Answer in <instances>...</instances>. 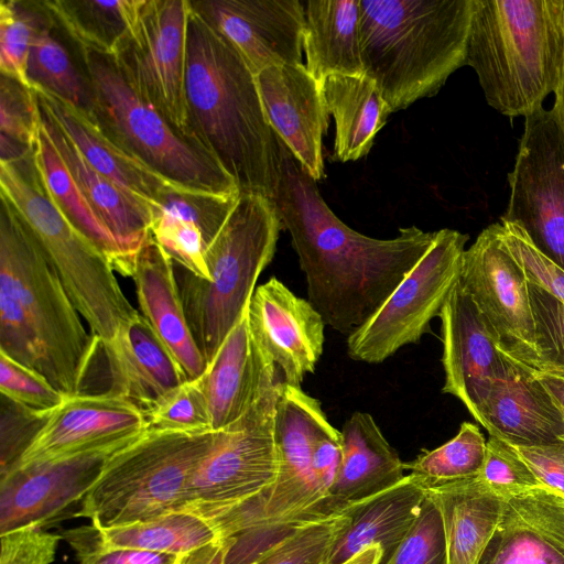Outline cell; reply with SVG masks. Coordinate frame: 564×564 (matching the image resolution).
Listing matches in <instances>:
<instances>
[{"label": "cell", "instance_id": "277c9868", "mask_svg": "<svg viewBox=\"0 0 564 564\" xmlns=\"http://www.w3.org/2000/svg\"><path fill=\"white\" fill-rule=\"evenodd\" d=\"M328 424L317 399L301 387L282 383L274 417L279 457L274 484L240 505L193 511L224 543L225 564H251L307 523L335 517L327 505L328 489L312 463L315 440Z\"/></svg>", "mask_w": 564, "mask_h": 564}, {"label": "cell", "instance_id": "7a4b0ae2", "mask_svg": "<svg viewBox=\"0 0 564 564\" xmlns=\"http://www.w3.org/2000/svg\"><path fill=\"white\" fill-rule=\"evenodd\" d=\"M185 86L196 143L235 180L240 194L272 199L280 178V140L265 116L256 77L192 4Z\"/></svg>", "mask_w": 564, "mask_h": 564}, {"label": "cell", "instance_id": "f6af8a7d", "mask_svg": "<svg viewBox=\"0 0 564 564\" xmlns=\"http://www.w3.org/2000/svg\"><path fill=\"white\" fill-rule=\"evenodd\" d=\"M478 478L505 500L528 490L543 488L512 446L494 436L487 440L485 460Z\"/></svg>", "mask_w": 564, "mask_h": 564}, {"label": "cell", "instance_id": "484cf974", "mask_svg": "<svg viewBox=\"0 0 564 564\" xmlns=\"http://www.w3.org/2000/svg\"><path fill=\"white\" fill-rule=\"evenodd\" d=\"M131 278L142 316L173 354L187 379L200 377L207 362L192 335L173 260L151 232L135 256Z\"/></svg>", "mask_w": 564, "mask_h": 564}, {"label": "cell", "instance_id": "91938a15", "mask_svg": "<svg viewBox=\"0 0 564 564\" xmlns=\"http://www.w3.org/2000/svg\"><path fill=\"white\" fill-rule=\"evenodd\" d=\"M554 105L551 108L554 116L556 117V120L558 122V126L564 134V67L562 73L561 83L558 86V89L556 90Z\"/></svg>", "mask_w": 564, "mask_h": 564}, {"label": "cell", "instance_id": "f546056e", "mask_svg": "<svg viewBox=\"0 0 564 564\" xmlns=\"http://www.w3.org/2000/svg\"><path fill=\"white\" fill-rule=\"evenodd\" d=\"M425 488L441 513L446 564H478L501 520L506 500L478 477Z\"/></svg>", "mask_w": 564, "mask_h": 564}, {"label": "cell", "instance_id": "74e56055", "mask_svg": "<svg viewBox=\"0 0 564 564\" xmlns=\"http://www.w3.org/2000/svg\"><path fill=\"white\" fill-rule=\"evenodd\" d=\"M478 564H564V552L506 502L501 520Z\"/></svg>", "mask_w": 564, "mask_h": 564}, {"label": "cell", "instance_id": "816d5d0a", "mask_svg": "<svg viewBox=\"0 0 564 564\" xmlns=\"http://www.w3.org/2000/svg\"><path fill=\"white\" fill-rule=\"evenodd\" d=\"M61 538L76 551L78 564H176L178 557L169 553L106 546L93 524L66 530Z\"/></svg>", "mask_w": 564, "mask_h": 564}, {"label": "cell", "instance_id": "680465c9", "mask_svg": "<svg viewBox=\"0 0 564 564\" xmlns=\"http://www.w3.org/2000/svg\"><path fill=\"white\" fill-rule=\"evenodd\" d=\"M382 550L380 546H369L350 557L343 564H381Z\"/></svg>", "mask_w": 564, "mask_h": 564}, {"label": "cell", "instance_id": "db71d44e", "mask_svg": "<svg viewBox=\"0 0 564 564\" xmlns=\"http://www.w3.org/2000/svg\"><path fill=\"white\" fill-rule=\"evenodd\" d=\"M0 538V564H51L62 539L39 527L21 528Z\"/></svg>", "mask_w": 564, "mask_h": 564}, {"label": "cell", "instance_id": "2e32d148", "mask_svg": "<svg viewBox=\"0 0 564 564\" xmlns=\"http://www.w3.org/2000/svg\"><path fill=\"white\" fill-rule=\"evenodd\" d=\"M459 283L485 318L500 354L524 366L535 361L529 282L502 245L498 223L465 249Z\"/></svg>", "mask_w": 564, "mask_h": 564}, {"label": "cell", "instance_id": "e575fe53", "mask_svg": "<svg viewBox=\"0 0 564 564\" xmlns=\"http://www.w3.org/2000/svg\"><path fill=\"white\" fill-rule=\"evenodd\" d=\"M98 531L101 543L109 547L174 555L188 553L218 539L205 519L186 510Z\"/></svg>", "mask_w": 564, "mask_h": 564}, {"label": "cell", "instance_id": "bcb514c9", "mask_svg": "<svg viewBox=\"0 0 564 564\" xmlns=\"http://www.w3.org/2000/svg\"><path fill=\"white\" fill-rule=\"evenodd\" d=\"M40 126V109L33 88L1 75L0 134L34 149Z\"/></svg>", "mask_w": 564, "mask_h": 564}, {"label": "cell", "instance_id": "f907efd6", "mask_svg": "<svg viewBox=\"0 0 564 564\" xmlns=\"http://www.w3.org/2000/svg\"><path fill=\"white\" fill-rule=\"evenodd\" d=\"M0 476L13 469L51 414H42L1 395Z\"/></svg>", "mask_w": 564, "mask_h": 564}, {"label": "cell", "instance_id": "52a82bcc", "mask_svg": "<svg viewBox=\"0 0 564 564\" xmlns=\"http://www.w3.org/2000/svg\"><path fill=\"white\" fill-rule=\"evenodd\" d=\"M281 229L271 198L240 194L205 250L209 280L175 269L192 335L207 364L247 310L257 280L274 257Z\"/></svg>", "mask_w": 564, "mask_h": 564}, {"label": "cell", "instance_id": "d4e9b609", "mask_svg": "<svg viewBox=\"0 0 564 564\" xmlns=\"http://www.w3.org/2000/svg\"><path fill=\"white\" fill-rule=\"evenodd\" d=\"M107 360L108 392L127 398L145 413L187 379L181 365L139 312L100 344Z\"/></svg>", "mask_w": 564, "mask_h": 564}, {"label": "cell", "instance_id": "4dcf8cb0", "mask_svg": "<svg viewBox=\"0 0 564 564\" xmlns=\"http://www.w3.org/2000/svg\"><path fill=\"white\" fill-rule=\"evenodd\" d=\"M303 51L307 70L321 84L329 75H364L360 0L304 2Z\"/></svg>", "mask_w": 564, "mask_h": 564}, {"label": "cell", "instance_id": "ba28073f", "mask_svg": "<svg viewBox=\"0 0 564 564\" xmlns=\"http://www.w3.org/2000/svg\"><path fill=\"white\" fill-rule=\"evenodd\" d=\"M0 194L39 243L91 333L100 344L109 341L138 311L106 256L54 204L34 150L17 161H0Z\"/></svg>", "mask_w": 564, "mask_h": 564}, {"label": "cell", "instance_id": "b9f144b4", "mask_svg": "<svg viewBox=\"0 0 564 564\" xmlns=\"http://www.w3.org/2000/svg\"><path fill=\"white\" fill-rule=\"evenodd\" d=\"M238 197L181 185L164 196L154 214L161 212L195 224L207 248L226 223Z\"/></svg>", "mask_w": 564, "mask_h": 564}, {"label": "cell", "instance_id": "94428289", "mask_svg": "<svg viewBox=\"0 0 564 564\" xmlns=\"http://www.w3.org/2000/svg\"><path fill=\"white\" fill-rule=\"evenodd\" d=\"M534 369L564 377V368H534Z\"/></svg>", "mask_w": 564, "mask_h": 564}, {"label": "cell", "instance_id": "cb8c5ba5", "mask_svg": "<svg viewBox=\"0 0 564 564\" xmlns=\"http://www.w3.org/2000/svg\"><path fill=\"white\" fill-rule=\"evenodd\" d=\"M279 372L253 338L246 310L200 376L213 431L236 422L265 392L283 381Z\"/></svg>", "mask_w": 564, "mask_h": 564}, {"label": "cell", "instance_id": "d590c367", "mask_svg": "<svg viewBox=\"0 0 564 564\" xmlns=\"http://www.w3.org/2000/svg\"><path fill=\"white\" fill-rule=\"evenodd\" d=\"M50 19L37 31L30 50L28 78L62 99L91 112L93 101L86 77L75 67L66 48L52 35Z\"/></svg>", "mask_w": 564, "mask_h": 564}, {"label": "cell", "instance_id": "6f0895ef", "mask_svg": "<svg viewBox=\"0 0 564 564\" xmlns=\"http://www.w3.org/2000/svg\"><path fill=\"white\" fill-rule=\"evenodd\" d=\"M529 369L552 397L564 416V377L532 368Z\"/></svg>", "mask_w": 564, "mask_h": 564}, {"label": "cell", "instance_id": "681fc988", "mask_svg": "<svg viewBox=\"0 0 564 564\" xmlns=\"http://www.w3.org/2000/svg\"><path fill=\"white\" fill-rule=\"evenodd\" d=\"M386 564H446L441 513L429 495L416 522Z\"/></svg>", "mask_w": 564, "mask_h": 564}, {"label": "cell", "instance_id": "603a6c76", "mask_svg": "<svg viewBox=\"0 0 564 564\" xmlns=\"http://www.w3.org/2000/svg\"><path fill=\"white\" fill-rule=\"evenodd\" d=\"M32 88L39 105L64 129L88 163L143 205L152 217L164 196L182 185L161 175L110 139L91 112L41 87Z\"/></svg>", "mask_w": 564, "mask_h": 564}, {"label": "cell", "instance_id": "5bb4252c", "mask_svg": "<svg viewBox=\"0 0 564 564\" xmlns=\"http://www.w3.org/2000/svg\"><path fill=\"white\" fill-rule=\"evenodd\" d=\"M189 11L191 0H145L135 32L117 59L135 88L196 143L185 86Z\"/></svg>", "mask_w": 564, "mask_h": 564}, {"label": "cell", "instance_id": "5b68a950", "mask_svg": "<svg viewBox=\"0 0 564 564\" xmlns=\"http://www.w3.org/2000/svg\"><path fill=\"white\" fill-rule=\"evenodd\" d=\"M364 73L392 112L433 97L465 66L471 0H360Z\"/></svg>", "mask_w": 564, "mask_h": 564}, {"label": "cell", "instance_id": "8992f818", "mask_svg": "<svg viewBox=\"0 0 564 564\" xmlns=\"http://www.w3.org/2000/svg\"><path fill=\"white\" fill-rule=\"evenodd\" d=\"M465 65L501 115L543 107L564 67V0H471Z\"/></svg>", "mask_w": 564, "mask_h": 564}, {"label": "cell", "instance_id": "83f0119b", "mask_svg": "<svg viewBox=\"0 0 564 564\" xmlns=\"http://www.w3.org/2000/svg\"><path fill=\"white\" fill-rule=\"evenodd\" d=\"M426 495L425 485L409 474L395 486L347 508L348 524L323 564H343L376 545L386 564L420 517Z\"/></svg>", "mask_w": 564, "mask_h": 564}, {"label": "cell", "instance_id": "8fae6325", "mask_svg": "<svg viewBox=\"0 0 564 564\" xmlns=\"http://www.w3.org/2000/svg\"><path fill=\"white\" fill-rule=\"evenodd\" d=\"M468 235L444 228L382 305L347 337L356 361L381 364L399 349L417 344L431 330L459 280Z\"/></svg>", "mask_w": 564, "mask_h": 564}, {"label": "cell", "instance_id": "7402d4cb", "mask_svg": "<svg viewBox=\"0 0 564 564\" xmlns=\"http://www.w3.org/2000/svg\"><path fill=\"white\" fill-rule=\"evenodd\" d=\"M476 421L516 446L564 442V416L552 397L528 367L506 357Z\"/></svg>", "mask_w": 564, "mask_h": 564}, {"label": "cell", "instance_id": "ee69618b", "mask_svg": "<svg viewBox=\"0 0 564 564\" xmlns=\"http://www.w3.org/2000/svg\"><path fill=\"white\" fill-rule=\"evenodd\" d=\"M150 232L180 267L203 280H209L206 246L195 224L160 212L152 217Z\"/></svg>", "mask_w": 564, "mask_h": 564}, {"label": "cell", "instance_id": "4316f807", "mask_svg": "<svg viewBox=\"0 0 564 564\" xmlns=\"http://www.w3.org/2000/svg\"><path fill=\"white\" fill-rule=\"evenodd\" d=\"M340 434V464L327 498L334 516L395 486L405 477L404 463L369 413L354 412Z\"/></svg>", "mask_w": 564, "mask_h": 564}, {"label": "cell", "instance_id": "1f68e13d", "mask_svg": "<svg viewBox=\"0 0 564 564\" xmlns=\"http://www.w3.org/2000/svg\"><path fill=\"white\" fill-rule=\"evenodd\" d=\"M335 121L333 158L339 162L366 156L392 113L376 83L364 75H329L322 83Z\"/></svg>", "mask_w": 564, "mask_h": 564}, {"label": "cell", "instance_id": "8d00e7d4", "mask_svg": "<svg viewBox=\"0 0 564 564\" xmlns=\"http://www.w3.org/2000/svg\"><path fill=\"white\" fill-rule=\"evenodd\" d=\"M486 447L480 429L466 421L452 440L435 449L424 451L414 460L404 463V468L425 486L476 478L484 465Z\"/></svg>", "mask_w": 564, "mask_h": 564}, {"label": "cell", "instance_id": "6125c7cd", "mask_svg": "<svg viewBox=\"0 0 564 564\" xmlns=\"http://www.w3.org/2000/svg\"><path fill=\"white\" fill-rule=\"evenodd\" d=\"M560 497H561V496H560ZM561 499H562V502L564 503V497H561Z\"/></svg>", "mask_w": 564, "mask_h": 564}, {"label": "cell", "instance_id": "30bf717a", "mask_svg": "<svg viewBox=\"0 0 564 564\" xmlns=\"http://www.w3.org/2000/svg\"><path fill=\"white\" fill-rule=\"evenodd\" d=\"M79 51L91 93V113L110 139L173 182L240 195L235 180L170 123L135 88L116 57Z\"/></svg>", "mask_w": 564, "mask_h": 564}, {"label": "cell", "instance_id": "4fadbf2b", "mask_svg": "<svg viewBox=\"0 0 564 564\" xmlns=\"http://www.w3.org/2000/svg\"><path fill=\"white\" fill-rule=\"evenodd\" d=\"M501 220L519 225L564 270V134L552 109L524 118Z\"/></svg>", "mask_w": 564, "mask_h": 564}, {"label": "cell", "instance_id": "d6a6232c", "mask_svg": "<svg viewBox=\"0 0 564 564\" xmlns=\"http://www.w3.org/2000/svg\"><path fill=\"white\" fill-rule=\"evenodd\" d=\"M145 0L40 1L79 50L119 57L130 43Z\"/></svg>", "mask_w": 564, "mask_h": 564}, {"label": "cell", "instance_id": "f35d334b", "mask_svg": "<svg viewBox=\"0 0 564 564\" xmlns=\"http://www.w3.org/2000/svg\"><path fill=\"white\" fill-rule=\"evenodd\" d=\"M50 19L40 1L0 0V72L31 87L28 62L32 42Z\"/></svg>", "mask_w": 564, "mask_h": 564}, {"label": "cell", "instance_id": "44dd1931", "mask_svg": "<svg viewBox=\"0 0 564 564\" xmlns=\"http://www.w3.org/2000/svg\"><path fill=\"white\" fill-rule=\"evenodd\" d=\"M148 429L143 411L124 397L108 391L66 397L17 466L134 437Z\"/></svg>", "mask_w": 564, "mask_h": 564}, {"label": "cell", "instance_id": "6da1fadb", "mask_svg": "<svg viewBox=\"0 0 564 564\" xmlns=\"http://www.w3.org/2000/svg\"><path fill=\"white\" fill-rule=\"evenodd\" d=\"M280 152L272 200L305 275L308 302L326 325L348 337L425 254L436 231L410 226L394 238L377 239L351 229L281 140Z\"/></svg>", "mask_w": 564, "mask_h": 564}, {"label": "cell", "instance_id": "60d3db41", "mask_svg": "<svg viewBox=\"0 0 564 564\" xmlns=\"http://www.w3.org/2000/svg\"><path fill=\"white\" fill-rule=\"evenodd\" d=\"M348 521L345 510L335 517L310 522L251 564H323Z\"/></svg>", "mask_w": 564, "mask_h": 564}, {"label": "cell", "instance_id": "d6986e66", "mask_svg": "<svg viewBox=\"0 0 564 564\" xmlns=\"http://www.w3.org/2000/svg\"><path fill=\"white\" fill-rule=\"evenodd\" d=\"M254 77L273 131L315 181L323 180L329 112L322 84L303 63L270 66Z\"/></svg>", "mask_w": 564, "mask_h": 564}, {"label": "cell", "instance_id": "7bdbcfd3", "mask_svg": "<svg viewBox=\"0 0 564 564\" xmlns=\"http://www.w3.org/2000/svg\"><path fill=\"white\" fill-rule=\"evenodd\" d=\"M498 235L529 284L564 304V270L541 252L519 225L501 220L498 223Z\"/></svg>", "mask_w": 564, "mask_h": 564}, {"label": "cell", "instance_id": "9f6ffc18", "mask_svg": "<svg viewBox=\"0 0 564 564\" xmlns=\"http://www.w3.org/2000/svg\"><path fill=\"white\" fill-rule=\"evenodd\" d=\"M176 564H225V546L217 539L202 547L181 554Z\"/></svg>", "mask_w": 564, "mask_h": 564}, {"label": "cell", "instance_id": "11a10c76", "mask_svg": "<svg viewBox=\"0 0 564 564\" xmlns=\"http://www.w3.org/2000/svg\"><path fill=\"white\" fill-rule=\"evenodd\" d=\"M511 446L531 468L543 488L564 497V442L536 446Z\"/></svg>", "mask_w": 564, "mask_h": 564}, {"label": "cell", "instance_id": "f5cc1de1", "mask_svg": "<svg viewBox=\"0 0 564 564\" xmlns=\"http://www.w3.org/2000/svg\"><path fill=\"white\" fill-rule=\"evenodd\" d=\"M506 502L524 522L564 552V503L558 495L536 488Z\"/></svg>", "mask_w": 564, "mask_h": 564}, {"label": "cell", "instance_id": "f1b7e54d", "mask_svg": "<svg viewBox=\"0 0 564 564\" xmlns=\"http://www.w3.org/2000/svg\"><path fill=\"white\" fill-rule=\"evenodd\" d=\"M39 109L41 123L89 206L134 259L150 235L151 213L94 169L57 121L40 105Z\"/></svg>", "mask_w": 564, "mask_h": 564}, {"label": "cell", "instance_id": "e0dca14e", "mask_svg": "<svg viewBox=\"0 0 564 564\" xmlns=\"http://www.w3.org/2000/svg\"><path fill=\"white\" fill-rule=\"evenodd\" d=\"M241 55L252 74L302 63L304 3L299 0L191 1Z\"/></svg>", "mask_w": 564, "mask_h": 564}, {"label": "cell", "instance_id": "c3c4849f", "mask_svg": "<svg viewBox=\"0 0 564 564\" xmlns=\"http://www.w3.org/2000/svg\"><path fill=\"white\" fill-rule=\"evenodd\" d=\"M1 395L42 414H51L65 398L46 378L0 352Z\"/></svg>", "mask_w": 564, "mask_h": 564}, {"label": "cell", "instance_id": "3957f363", "mask_svg": "<svg viewBox=\"0 0 564 564\" xmlns=\"http://www.w3.org/2000/svg\"><path fill=\"white\" fill-rule=\"evenodd\" d=\"M80 316L28 227L1 198L0 352L67 397L83 393L100 341Z\"/></svg>", "mask_w": 564, "mask_h": 564}, {"label": "cell", "instance_id": "9a60e30c", "mask_svg": "<svg viewBox=\"0 0 564 564\" xmlns=\"http://www.w3.org/2000/svg\"><path fill=\"white\" fill-rule=\"evenodd\" d=\"M138 436L19 465L0 476V534L76 518L107 460Z\"/></svg>", "mask_w": 564, "mask_h": 564}, {"label": "cell", "instance_id": "ffe728a7", "mask_svg": "<svg viewBox=\"0 0 564 564\" xmlns=\"http://www.w3.org/2000/svg\"><path fill=\"white\" fill-rule=\"evenodd\" d=\"M438 317L444 369L442 392L458 399L476 420L503 366V356L485 318L459 280Z\"/></svg>", "mask_w": 564, "mask_h": 564}, {"label": "cell", "instance_id": "7c38bea8", "mask_svg": "<svg viewBox=\"0 0 564 564\" xmlns=\"http://www.w3.org/2000/svg\"><path fill=\"white\" fill-rule=\"evenodd\" d=\"M282 383L218 431L213 448L188 480L183 510L230 508L264 495L274 484L279 469L274 417Z\"/></svg>", "mask_w": 564, "mask_h": 564}, {"label": "cell", "instance_id": "836d02e7", "mask_svg": "<svg viewBox=\"0 0 564 564\" xmlns=\"http://www.w3.org/2000/svg\"><path fill=\"white\" fill-rule=\"evenodd\" d=\"M34 160L57 208L106 256L115 271L131 278L135 258L128 254L94 213L42 123L34 147Z\"/></svg>", "mask_w": 564, "mask_h": 564}, {"label": "cell", "instance_id": "7dc6e473", "mask_svg": "<svg viewBox=\"0 0 564 564\" xmlns=\"http://www.w3.org/2000/svg\"><path fill=\"white\" fill-rule=\"evenodd\" d=\"M529 294L538 358L527 367L564 368V304L531 284Z\"/></svg>", "mask_w": 564, "mask_h": 564}, {"label": "cell", "instance_id": "ab89813d", "mask_svg": "<svg viewBox=\"0 0 564 564\" xmlns=\"http://www.w3.org/2000/svg\"><path fill=\"white\" fill-rule=\"evenodd\" d=\"M144 414L149 429L189 433L213 431L200 377L173 388Z\"/></svg>", "mask_w": 564, "mask_h": 564}, {"label": "cell", "instance_id": "ac0fdd59", "mask_svg": "<svg viewBox=\"0 0 564 564\" xmlns=\"http://www.w3.org/2000/svg\"><path fill=\"white\" fill-rule=\"evenodd\" d=\"M247 315L253 338L273 360L283 382L301 387L323 355L326 324L322 315L274 276L254 290Z\"/></svg>", "mask_w": 564, "mask_h": 564}, {"label": "cell", "instance_id": "9c48e42d", "mask_svg": "<svg viewBox=\"0 0 564 564\" xmlns=\"http://www.w3.org/2000/svg\"><path fill=\"white\" fill-rule=\"evenodd\" d=\"M217 435L148 429L107 460L76 517L104 530L183 510L188 480Z\"/></svg>", "mask_w": 564, "mask_h": 564}]
</instances>
